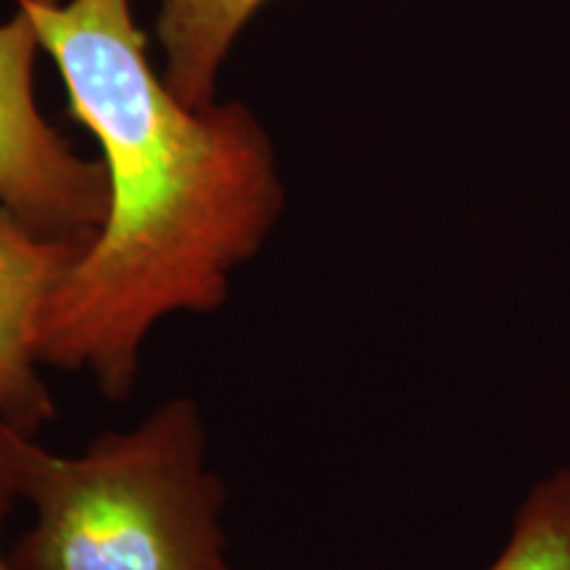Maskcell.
<instances>
[{
    "label": "cell",
    "mask_w": 570,
    "mask_h": 570,
    "mask_svg": "<svg viewBox=\"0 0 570 570\" xmlns=\"http://www.w3.org/2000/svg\"><path fill=\"white\" fill-rule=\"evenodd\" d=\"M40 35L30 13L0 24V202L42 235H96L111 206L104 161L82 159L35 101Z\"/></svg>",
    "instance_id": "cell-3"
},
{
    "label": "cell",
    "mask_w": 570,
    "mask_h": 570,
    "mask_svg": "<svg viewBox=\"0 0 570 570\" xmlns=\"http://www.w3.org/2000/svg\"><path fill=\"white\" fill-rule=\"evenodd\" d=\"M42 449L46 446L35 433L21 431L0 417V570H13L11 554L3 550V525L13 508L27 499V487Z\"/></svg>",
    "instance_id": "cell-7"
},
{
    "label": "cell",
    "mask_w": 570,
    "mask_h": 570,
    "mask_svg": "<svg viewBox=\"0 0 570 570\" xmlns=\"http://www.w3.org/2000/svg\"><path fill=\"white\" fill-rule=\"evenodd\" d=\"M109 173V217L48 298L38 354L109 402L135 391L154 327L214 315L285 209L277 154L246 104L188 106L148 61L130 0H17Z\"/></svg>",
    "instance_id": "cell-1"
},
{
    "label": "cell",
    "mask_w": 570,
    "mask_h": 570,
    "mask_svg": "<svg viewBox=\"0 0 570 570\" xmlns=\"http://www.w3.org/2000/svg\"><path fill=\"white\" fill-rule=\"evenodd\" d=\"M24 502L35 520L9 552L13 570H235L227 489L190 396L164 399L71 458L42 449Z\"/></svg>",
    "instance_id": "cell-2"
},
{
    "label": "cell",
    "mask_w": 570,
    "mask_h": 570,
    "mask_svg": "<svg viewBox=\"0 0 570 570\" xmlns=\"http://www.w3.org/2000/svg\"><path fill=\"white\" fill-rule=\"evenodd\" d=\"M262 3L267 0H159L164 82L183 104H214L219 69Z\"/></svg>",
    "instance_id": "cell-5"
},
{
    "label": "cell",
    "mask_w": 570,
    "mask_h": 570,
    "mask_svg": "<svg viewBox=\"0 0 570 570\" xmlns=\"http://www.w3.org/2000/svg\"><path fill=\"white\" fill-rule=\"evenodd\" d=\"M487 570H570V470H554L531 489Z\"/></svg>",
    "instance_id": "cell-6"
},
{
    "label": "cell",
    "mask_w": 570,
    "mask_h": 570,
    "mask_svg": "<svg viewBox=\"0 0 570 570\" xmlns=\"http://www.w3.org/2000/svg\"><path fill=\"white\" fill-rule=\"evenodd\" d=\"M92 238L42 235L0 202V417L35 436L59 412L40 375V317Z\"/></svg>",
    "instance_id": "cell-4"
}]
</instances>
